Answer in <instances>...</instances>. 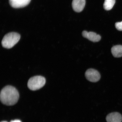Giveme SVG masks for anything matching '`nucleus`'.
Segmentation results:
<instances>
[{"instance_id":"nucleus-2","label":"nucleus","mask_w":122,"mask_h":122,"mask_svg":"<svg viewBox=\"0 0 122 122\" xmlns=\"http://www.w3.org/2000/svg\"><path fill=\"white\" fill-rule=\"evenodd\" d=\"M20 38V35L19 33L15 32L9 33L3 38L1 44L4 48H11L17 43Z\"/></svg>"},{"instance_id":"nucleus-4","label":"nucleus","mask_w":122,"mask_h":122,"mask_svg":"<svg viewBox=\"0 0 122 122\" xmlns=\"http://www.w3.org/2000/svg\"><path fill=\"white\" fill-rule=\"evenodd\" d=\"M85 76L88 80L92 82L98 81L101 77L98 71L93 69H90L87 70L85 73Z\"/></svg>"},{"instance_id":"nucleus-10","label":"nucleus","mask_w":122,"mask_h":122,"mask_svg":"<svg viewBox=\"0 0 122 122\" xmlns=\"http://www.w3.org/2000/svg\"><path fill=\"white\" fill-rule=\"evenodd\" d=\"M115 3V0H105L103 4L104 8L105 10H111Z\"/></svg>"},{"instance_id":"nucleus-6","label":"nucleus","mask_w":122,"mask_h":122,"mask_svg":"<svg viewBox=\"0 0 122 122\" xmlns=\"http://www.w3.org/2000/svg\"><path fill=\"white\" fill-rule=\"evenodd\" d=\"M31 0H9L10 4L12 7L15 8H20L26 6Z\"/></svg>"},{"instance_id":"nucleus-9","label":"nucleus","mask_w":122,"mask_h":122,"mask_svg":"<svg viewBox=\"0 0 122 122\" xmlns=\"http://www.w3.org/2000/svg\"><path fill=\"white\" fill-rule=\"evenodd\" d=\"M112 55L115 57L119 58L122 57V46L117 45L114 46L111 49Z\"/></svg>"},{"instance_id":"nucleus-11","label":"nucleus","mask_w":122,"mask_h":122,"mask_svg":"<svg viewBox=\"0 0 122 122\" xmlns=\"http://www.w3.org/2000/svg\"><path fill=\"white\" fill-rule=\"evenodd\" d=\"M115 26L117 29L119 31H122V21L116 23Z\"/></svg>"},{"instance_id":"nucleus-3","label":"nucleus","mask_w":122,"mask_h":122,"mask_svg":"<svg viewBox=\"0 0 122 122\" xmlns=\"http://www.w3.org/2000/svg\"><path fill=\"white\" fill-rule=\"evenodd\" d=\"M45 77L41 76H36L30 78L28 81L27 86L31 90L36 91L41 89L45 85Z\"/></svg>"},{"instance_id":"nucleus-7","label":"nucleus","mask_w":122,"mask_h":122,"mask_svg":"<svg viewBox=\"0 0 122 122\" xmlns=\"http://www.w3.org/2000/svg\"><path fill=\"white\" fill-rule=\"evenodd\" d=\"M106 120L107 122H122V116L118 112L111 113L107 116Z\"/></svg>"},{"instance_id":"nucleus-5","label":"nucleus","mask_w":122,"mask_h":122,"mask_svg":"<svg viewBox=\"0 0 122 122\" xmlns=\"http://www.w3.org/2000/svg\"><path fill=\"white\" fill-rule=\"evenodd\" d=\"M82 36L90 41L93 42H98L101 39V36L97 33L92 32L84 31L82 32Z\"/></svg>"},{"instance_id":"nucleus-12","label":"nucleus","mask_w":122,"mask_h":122,"mask_svg":"<svg viewBox=\"0 0 122 122\" xmlns=\"http://www.w3.org/2000/svg\"><path fill=\"white\" fill-rule=\"evenodd\" d=\"M1 122H7L6 121H2ZM10 122H21V121H20V120H12V121H10Z\"/></svg>"},{"instance_id":"nucleus-1","label":"nucleus","mask_w":122,"mask_h":122,"mask_svg":"<svg viewBox=\"0 0 122 122\" xmlns=\"http://www.w3.org/2000/svg\"><path fill=\"white\" fill-rule=\"evenodd\" d=\"M19 94L17 90L11 86H6L1 90L0 94L1 101L7 106H13L16 104L19 99Z\"/></svg>"},{"instance_id":"nucleus-8","label":"nucleus","mask_w":122,"mask_h":122,"mask_svg":"<svg viewBox=\"0 0 122 122\" xmlns=\"http://www.w3.org/2000/svg\"><path fill=\"white\" fill-rule=\"evenodd\" d=\"M85 5V0H73L72 5L73 10L77 12L82 11Z\"/></svg>"}]
</instances>
